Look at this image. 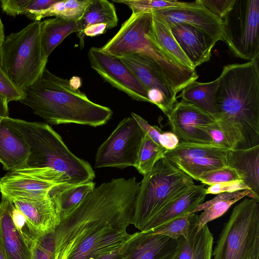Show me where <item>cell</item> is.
I'll list each match as a JSON object with an SVG mask.
<instances>
[{
  "instance_id": "1",
  "label": "cell",
  "mask_w": 259,
  "mask_h": 259,
  "mask_svg": "<svg viewBox=\"0 0 259 259\" xmlns=\"http://www.w3.org/2000/svg\"><path fill=\"white\" fill-rule=\"evenodd\" d=\"M140 183L133 177L113 179L95 187L54 232L55 259H67L87 237L104 228L127 231Z\"/></svg>"
},
{
  "instance_id": "2",
  "label": "cell",
  "mask_w": 259,
  "mask_h": 259,
  "mask_svg": "<svg viewBox=\"0 0 259 259\" xmlns=\"http://www.w3.org/2000/svg\"><path fill=\"white\" fill-rule=\"evenodd\" d=\"M217 79L213 117L232 149L259 145L258 59L226 65Z\"/></svg>"
},
{
  "instance_id": "3",
  "label": "cell",
  "mask_w": 259,
  "mask_h": 259,
  "mask_svg": "<svg viewBox=\"0 0 259 259\" xmlns=\"http://www.w3.org/2000/svg\"><path fill=\"white\" fill-rule=\"evenodd\" d=\"M23 91L24 96L19 102L51 124L96 127L106 123L113 114L110 108L92 101L70 81L47 67L40 78Z\"/></svg>"
},
{
  "instance_id": "4",
  "label": "cell",
  "mask_w": 259,
  "mask_h": 259,
  "mask_svg": "<svg viewBox=\"0 0 259 259\" xmlns=\"http://www.w3.org/2000/svg\"><path fill=\"white\" fill-rule=\"evenodd\" d=\"M29 148L27 166L52 170L65 186L92 181L95 171L90 163L74 155L61 136L48 124L10 118Z\"/></svg>"
},
{
  "instance_id": "5",
  "label": "cell",
  "mask_w": 259,
  "mask_h": 259,
  "mask_svg": "<svg viewBox=\"0 0 259 259\" xmlns=\"http://www.w3.org/2000/svg\"><path fill=\"white\" fill-rule=\"evenodd\" d=\"M194 185L191 177L162 157L140 182L131 224L142 231L150 221Z\"/></svg>"
},
{
  "instance_id": "6",
  "label": "cell",
  "mask_w": 259,
  "mask_h": 259,
  "mask_svg": "<svg viewBox=\"0 0 259 259\" xmlns=\"http://www.w3.org/2000/svg\"><path fill=\"white\" fill-rule=\"evenodd\" d=\"M40 21H33L20 31L11 33L0 48L3 68L12 82L22 91L40 78L48 62L41 45Z\"/></svg>"
},
{
  "instance_id": "7",
  "label": "cell",
  "mask_w": 259,
  "mask_h": 259,
  "mask_svg": "<svg viewBox=\"0 0 259 259\" xmlns=\"http://www.w3.org/2000/svg\"><path fill=\"white\" fill-rule=\"evenodd\" d=\"M259 238V200L246 198L233 209L212 251V259H246Z\"/></svg>"
},
{
  "instance_id": "8",
  "label": "cell",
  "mask_w": 259,
  "mask_h": 259,
  "mask_svg": "<svg viewBox=\"0 0 259 259\" xmlns=\"http://www.w3.org/2000/svg\"><path fill=\"white\" fill-rule=\"evenodd\" d=\"M225 42L237 57L248 61L259 56V0H235L223 19Z\"/></svg>"
},
{
  "instance_id": "9",
  "label": "cell",
  "mask_w": 259,
  "mask_h": 259,
  "mask_svg": "<svg viewBox=\"0 0 259 259\" xmlns=\"http://www.w3.org/2000/svg\"><path fill=\"white\" fill-rule=\"evenodd\" d=\"M144 134L132 116L123 118L99 147L96 155L95 167H135L138 162Z\"/></svg>"
},
{
  "instance_id": "10",
  "label": "cell",
  "mask_w": 259,
  "mask_h": 259,
  "mask_svg": "<svg viewBox=\"0 0 259 259\" xmlns=\"http://www.w3.org/2000/svg\"><path fill=\"white\" fill-rule=\"evenodd\" d=\"M88 56L91 67L105 81L134 100L150 103L148 90L118 58L97 47L91 48Z\"/></svg>"
},
{
  "instance_id": "11",
  "label": "cell",
  "mask_w": 259,
  "mask_h": 259,
  "mask_svg": "<svg viewBox=\"0 0 259 259\" xmlns=\"http://www.w3.org/2000/svg\"><path fill=\"white\" fill-rule=\"evenodd\" d=\"M166 115L171 132L178 137L180 142L212 144L205 130L215 120L209 113L182 100Z\"/></svg>"
},
{
  "instance_id": "12",
  "label": "cell",
  "mask_w": 259,
  "mask_h": 259,
  "mask_svg": "<svg viewBox=\"0 0 259 259\" xmlns=\"http://www.w3.org/2000/svg\"><path fill=\"white\" fill-rule=\"evenodd\" d=\"M170 28L178 24H187L204 32L217 42H225L223 20L216 17L199 2L189 6L171 8L155 12Z\"/></svg>"
},
{
  "instance_id": "13",
  "label": "cell",
  "mask_w": 259,
  "mask_h": 259,
  "mask_svg": "<svg viewBox=\"0 0 259 259\" xmlns=\"http://www.w3.org/2000/svg\"><path fill=\"white\" fill-rule=\"evenodd\" d=\"M118 58L131 70L148 92H160L169 106L173 108L178 102L177 94L155 61L141 53L126 54Z\"/></svg>"
},
{
  "instance_id": "14",
  "label": "cell",
  "mask_w": 259,
  "mask_h": 259,
  "mask_svg": "<svg viewBox=\"0 0 259 259\" xmlns=\"http://www.w3.org/2000/svg\"><path fill=\"white\" fill-rule=\"evenodd\" d=\"M184 238L177 239L151 231L130 234L126 239L131 259H173L181 248Z\"/></svg>"
},
{
  "instance_id": "15",
  "label": "cell",
  "mask_w": 259,
  "mask_h": 259,
  "mask_svg": "<svg viewBox=\"0 0 259 259\" xmlns=\"http://www.w3.org/2000/svg\"><path fill=\"white\" fill-rule=\"evenodd\" d=\"M60 186L32 175L10 171L0 179L2 197L9 200H39L50 196L52 190Z\"/></svg>"
},
{
  "instance_id": "16",
  "label": "cell",
  "mask_w": 259,
  "mask_h": 259,
  "mask_svg": "<svg viewBox=\"0 0 259 259\" xmlns=\"http://www.w3.org/2000/svg\"><path fill=\"white\" fill-rule=\"evenodd\" d=\"M10 200L22 212L30 226L39 235L54 232L60 224V211L55 199L51 195L39 200Z\"/></svg>"
},
{
  "instance_id": "17",
  "label": "cell",
  "mask_w": 259,
  "mask_h": 259,
  "mask_svg": "<svg viewBox=\"0 0 259 259\" xmlns=\"http://www.w3.org/2000/svg\"><path fill=\"white\" fill-rule=\"evenodd\" d=\"M0 242L6 259H33L35 244L16 228L11 214V201L3 197L0 202Z\"/></svg>"
},
{
  "instance_id": "18",
  "label": "cell",
  "mask_w": 259,
  "mask_h": 259,
  "mask_svg": "<svg viewBox=\"0 0 259 259\" xmlns=\"http://www.w3.org/2000/svg\"><path fill=\"white\" fill-rule=\"evenodd\" d=\"M170 28L181 49L195 68L209 61L216 44L211 37L187 24H176Z\"/></svg>"
},
{
  "instance_id": "19",
  "label": "cell",
  "mask_w": 259,
  "mask_h": 259,
  "mask_svg": "<svg viewBox=\"0 0 259 259\" xmlns=\"http://www.w3.org/2000/svg\"><path fill=\"white\" fill-rule=\"evenodd\" d=\"M130 235L127 231L104 228L84 238L67 259H100L121 246Z\"/></svg>"
},
{
  "instance_id": "20",
  "label": "cell",
  "mask_w": 259,
  "mask_h": 259,
  "mask_svg": "<svg viewBox=\"0 0 259 259\" xmlns=\"http://www.w3.org/2000/svg\"><path fill=\"white\" fill-rule=\"evenodd\" d=\"M8 118H4L0 122V162L10 171L27 166L29 148L22 134Z\"/></svg>"
},
{
  "instance_id": "21",
  "label": "cell",
  "mask_w": 259,
  "mask_h": 259,
  "mask_svg": "<svg viewBox=\"0 0 259 259\" xmlns=\"http://www.w3.org/2000/svg\"><path fill=\"white\" fill-rule=\"evenodd\" d=\"M206 195L205 185L195 184L150 221L142 231L153 232L174 220L191 214L203 202Z\"/></svg>"
},
{
  "instance_id": "22",
  "label": "cell",
  "mask_w": 259,
  "mask_h": 259,
  "mask_svg": "<svg viewBox=\"0 0 259 259\" xmlns=\"http://www.w3.org/2000/svg\"><path fill=\"white\" fill-rule=\"evenodd\" d=\"M227 164L236 171L240 180L259 200V145L246 149H231Z\"/></svg>"
},
{
  "instance_id": "23",
  "label": "cell",
  "mask_w": 259,
  "mask_h": 259,
  "mask_svg": "<svg viewBox=\"0 0 259 259\" xmlns=\"http://www.w3.org/2000/svg\"><path fill=\"white\" fill-rule=\"evenodd\" d=\"M80 31L77 33L81 48H83L84 30L88 27L99 24L106 25L108 29L117 25L118 17L114 5L107 0H91L81 18L78 20Z\"/></svg>"
},
{
  "instance_id": "24",
  "label": "cell",
  "mask_w": 259,
  "mask_h": 259,
  "mask_svg": "<svg viewBox=\"0 0 259 259\" xmlns=\"http://www.w3.org/2000/svg\"><path fill=\"white\" fill-rule=\"evenodd\" d=\"M80 31L78 21L53 18L40 21V34L41 47L48 58L54 50L69 35Z\"/></svg>"
},
{
  "instance_id": "25",
  "label": "cell",
  "mask_w": 259,
  "mask_h": 259,
  "mask_svg": "<svg viewBox=\"0 0 259 259\" xmlns=\"http://www.w3.org/2000/svg\"><path fill=\"white\" fill-rule=\"evenodd\" d=\"M213 236L207 224L199 231L194 229L187 239L184 238L174 259H212Z\"/></svg>"
},
{
  "instance_id": "26",
  "label": "cell",
  "mask_w": 259,
  "mask_h": 259,
  "mask_svg": "<svg viewBox=\"0 0 259 259\" xmlns=\"http://www.w3.org/2000/svg\"><path fill=\"white\" fill-rule=\"evenodd\" d=\"M95 188L92 181L71 186H57L51 191L59 207L61 219L68 216Z\"/></svg>"
},
{
  "instance_id": "27",
  "label": "cell",
  "mask_w": 259,
  "mask_h": 259,
  "mask_svg": "<svg viewBox=\"0 0 259 259\" xmlns=\"http://www.w3.org/2000/svg\"><path fill=\"white\" fill-rule=\"evenodd\" d=\"M231 149L213 144L180 142L172 150H166L164 157L171 163L204 157H227Z\"/></svg>"
},
{
  "instance_id": "28",
  "label": "cell",
  "mask_w": 259,
  "mask_h": 259,
  "mask_svg": "<svg viewBox=\"0 0 259 259\" xmlns=\"http://www.w3.org/2000/svg\"><path fill=\"white\" fill-rule=\"evenodd\" d=\"M218 79L208 82L194 81L185 87L177 96L194 104L213 116L216 113L215 96L218 87Z\"/></svg>"
},
{
  "instance_id": "29",
  "label": "cell",
  "mask_w": 259,
  "mask_h": 259,
  "mask_svg": "<svg viewBox=\"0 0 259 259\" xmlns=\"http://www.w3.org/2000/svg\"><path fill=\"white\" fill-rule=\"evenodd\" d=\"M91 2V0H58L46 10L29 11L25 15L33 21H40L42 18L51 16L77 21L81 18Z\"/></svg>"
},
{
  "instance_id": "30",
  "label": "cell",
  "mask_w": 259,
  "mask_h": 259,
  "mask_svg": "<svg viewBox=\"0 0 259 259\" xmlns=\"http://www.w3.org/2000/svg\"><path fill=\"white\" fill-rule=\"evenodd\" d=\"M152 16L153 35L160 47L182 65L195 70L174 37L170 28L155 12H152Z\"/></svg>"
},
{
  "instance_id": "31",
  "label": "cell",
  "mask_w": 259,
  "mask_h": 259,
  "mask_svg": "<svg viewBox=\"0 0 259 259\" xmlns=\"http://www.w3.org/2000/svg\"><path fill=\"white\" fill-rule=\"evenodd\" d=\"M227 157H204L179 161L173 164L193 180L198 181L203 173L227 166Z\"/></svg>"
},
{
  "instance_id": "32",
  "label": "cell",
  "mask_w": 259,
  "mask_h": 259,
  "mask_svg": "<svg viewBox=\"0 0 259 259\" xmlns=\"http://www.w3.org/2000/svg\"><path fill=\"white\" fill-rule=\"evenodd\" d=\"M165 150V148L154 142L145 134L138 162L135 167L143 176L146 175L151 170L158 160L164 157Z\"/></svg>"
},
{
  "instance_id": "33",
  "label": "cell",
  "mask_w": 259,
  "mask_h": 259,
  "mask_svg": "<svg viewBox=\"0 0 259 259\" xmlns=\"http://www.w3.org/2000/svg\"><path fill=\"white\" fill-rule=\"evenodd\" d=\"M198 215L196 213L186 214L171 221L152 232L174 239H177L181 236L187 239L192 230L198 227Z\"/></svg>"
},
{
  "instance_id": "34",
  "label": "cell",
  "mask_w": 259,
  "mask_h": 259,
  "mask_svg": "<svg viewBox=\"0 0 259 259\" xmlns=\"http://www.w3.org/2000/svg\"><path fill=\"white\" fill-rule=\"evenodd\" d=\"M113 2L126 5L132 10V14L152 13L168 8L185 7L192 3L163 0H114Z\"/></svg>"
},
{
  "instance_id": "35",
  "label": "cell",
  "mask_w": 259,
  "mask_h": 259,
  "mask_svg": "<svg viewBox=\"0 0 259 259\" xmlns=\"http://www.w3.org/2000/svg\"><path fill=\"white\" fill-rule=\"evenodd\" d=\"M242 198H243L241 197H238L232 199L219 201L203 210V212L198 215L197 231L208 222L223 215L232 205Z\"/></svg>"
},
{
  "instance_id": "36",
  "label": "cell",
  "mask_w": 259,
  "mask_h": 259,
  "mask_svg": "<svg viewBox=\"0 0 259 259\" xmlns=\"http://www.w3.org/2000/svg\"><path fill=\"white\" fill-rule=\"evenodd\" d=\"M238 180L241 181L236 171L227 165L203 173L199 177L198 181L205 185L210 186L220 183Z\"/></svg>"
},
{
  "instance_id": "37",
  "label": "cell",
  "mask_w": 259,
  "mask_h": 259,
  "mask_svg": "<svg viewBox=\"0 0 259 259\" xmlns=\"http://www.w3.org/2000/svg\"><path fill=\"white\" fill-rule=\"evenodd\" d=\"M33 259H55L54 232L39 237L33 247Z\"/></svg>"
},
{
  "instance_id": "38",
  "label": "cell",
  "mask_w": 259,
  "mask_h": 259,
  "mask_svg": "<svg viewBox=\"0 0 259 259\" xmlns=\"http://www.w3.org/2000/svg\"><path fill=\"white\" fill-rule=\"evenodd\" d=\"M0 95L6 97L8 102L20 101L24 96L23 91L10 80L0 62Z\"/></svg>"
},
{
  "instance_id": "39",
  "label": "cell",
  "mask_w": 259,
  "mask_h": 259,
  "mask_svg": "<svg viewBox=\"0 0 259 259\" xmlns=\"http://www.w3.org/2000/svg\"><path fill=\"white\" fill-rule=\"evenodd\" d=\"M212 14L223 20L233 6L235 0H198Z\"/></svg>"
},
{
  "instance_id": "40",
  "label": "cell",
  "mask_w": 259,
  "mask_h": 259,
  "mask_svg": "<svg viewBox=\"0 0 259 259\" xmlns=\"http://www.w3.org/2000/svg\"><path fill=\"white\" fill-rule=\"evenodd\" d=\"M245 196H248L249 198L256 199L252 192L250 190L248 189L232 193H221L218 194L212 199L206 201L205 202H203L198 205L191 213H196L201 210H204L209 207L214 203L219 201L232 199L238 197L244 198Z\"/></svg>"
},
{
  "instance_id": "41",
  "label": "cell",
  "mask_w": 259,
  "mask_h": 259,
  "mask_svg": "<svg viewBox=\"0 0 259 259\" xmlns=\"http://www.w3.org/2000/svg\"><path fill=\"white\" fill-rule=\"evenodd\" d=\"M249 190L241 181H233L220 183L209 186L206 188V194H218L221 193H232Z\"/></svg>"
},
{
  "instance_id": "42",
  "label": "cell",
  "mask_w": 259,
  "mask_h": 259,
  "mask_svg": "<svg viewBox=\"0 0 259 259\" xmlns=\"http://www.w3.org/2000/svg\"><path fill=\"white\" fill-rule=\"evenodd\" d=\"M30 0H1L2 10L7 15L16 17L19 15H25L26 7Z\"/></svg>"
},
{
  "instance_id": "43",
  "label": "cell",
  "mask_w": 259,
  "mask_h": 259,
  "mask_svg": "<svg viewBox=\"0 0 259 259\" xmlns=\"http://www.w3.org/2000/svg\"><path fill=\"white\" fill-rule=\"evenodd\" d=\"M205 130L211 140L212 144L232 149L230 144L216 122L208 125Z\"/></svg>"
},
{
  "instance_id": "44",
  "label": "cell",
  "mask_w": 259,
  "mask_h": 259,
  "mask_svg": "<svg viewBox=\"0 0 259 259\" xmlns=\"http://www.w3.org/2000/svg\"><path fill=\"white\" fill-rule=\"evenodd\" d=\"M131 115L137 122L144 133L152 141L160 145L159 138L162 133L161 129L157 126L151 125L145 119L136 113L132 112Z\"/></svg>"
},
{
  "instance_id": "45",
  "label": "cell",
  "mask_w": 259,
  "mask_h": 259,
  "mask_svg": "<svg viewBox=\"0 0 259 259\" xmlns=\"http://www.w3.org/2000/svg\"><path fill=\"white\" fill-rule=\"evenodd\" d=\"M160 145L166 150L175 148L180 143L178 137L172 132H162L159 138Z\"/></svg>"
},
{
  "instance_id": "46",
  "label": "cell",
  "mask_w": 259,
  "mask_h": 259,
  "mask_svg": "<svg viewBox=\"0 0 259 259\" xmlns=\"http://www.w3.org/2000/svg\"><path fill=\"white\" fill-rule=\"evenodd\" d=\"M100 259H131V251L126 240L118 248Z\"/></svg>"
},
{
  "instance_id": "47",
  "label": "cell",
  "mask_w": 259,
  "mask_h": 259,
  "mask_svg": "<svg viewBox=\"0 0 259 259\" xmlns=\"http://www.w3.org/2000/svg\"><path fill=\"white\" fill-rule=\"evenodd\" d=\"M58 1V0H30L26 7V14L29 11L37 12L46 10Z\"/></svg>"
},
{
  "instance_id": "48",
  "label": "cell",
  "mask_w": 259,
  "mask_h": 259,
  "mask_svg": "<svg viewBox=\"0 0 259 259\" xmlns=\"http://www.w3.org/2000/svg\"><path fill=\"white\" fill-rule=\"evenodd\" d=\"M107 26L105 24H99L90 26L83 31V36L94 37L105 33L108 30Z\"/></svg>"
},
{
  "instance_id": "49",
  "label": "cell",
  "mask_w": 259,
  "mask_h": 259,
  "mask_svg": "<svg viewBox=\"0 0 259 259\" xmlns=\"http://www.w3.org/2000/svg\"><path fill=\"white\" fill-rule=\"evenodd\" d=\"M8 103L6 98L0 95V122L4 118L9 116Z\"/></svg>"
},
{
  "instance_id": "50",
  "label": "cell",
  "mask_w": 259,
  "mask_h": 259,
  "mask_svg": "<svg viewBox=\"0 0 259 259\" xmlns=\"http://www.w3.org/2000/svg\"><path fill=\"white\" fill-rule=\"evenodd\" d=\"M246 259H259V239L255 241Z\"/></svg>"
},
{
  "instance_id": "51",
  "label": "cell",
  "mask_w": 259,
  "mask_h": 259,
  "mask_svg": "<svg viewBox=\"0 0 259 259\" xmlns=\"http://www.w3.org/2000/svg\"><path fill=\"white\" fill-rule=\"evenodd\" d=\"M5 39L4 27L0 17V48Z\"/></svg>"
},
{
  "instance_id": "52",
  "label": "cell",
  "mask_w": 259,
  "mask_h": 259,
  "mask_svg": "<svg viewBox=\"0 0 259 259\" xmlns=\"http://www.w3.org/2000/svg\"><path fill=\"white\" fill-rule=\"evenodd\" d=\"M0 259H6L0 242Z\"/></svg>"
},
{
  "instance_id": "53",
  "label": "cell",
  "mask_w": 259,
  "mask_h": 259,
  "mask_svg": "<svg viewBox=\"0 0 259 259\" xmlns=\"http://www.w3.org/2000/svg\"><path fill=\"white\" fill-rule=\"evenodd\" d=\"M176 256H175V257H176ZM175 257L173 259H174V258H175Z\"/></svg>"
}]
</instances>
